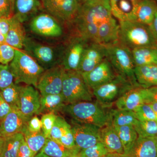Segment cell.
I'll return each instance as SVG.
<instances>
[{
    "mask_svg": "<svg viewBox=\"0 0 157 157\" xmlns=\"http://www.w3.org/2000/svg\"><path fill=\"white\" fill-rule=\"evenodd\" d=\"M119 24L112 16L99 25L95 42L104 45L116 43L119 42Z\"/></svg>",
    "mask_w": 157,
    "mask_h": 157,
    "instance_id": "20",
    "label": "cell"
},
{
    "mask_svg": "<svg viewBox=\"0 0 157 157\" xmlns=\"http://www.w3.org/2000/svg\"><path fill=\"white\" fill-rule=\"evenodd\" d=\"M141 0H110L113 16L119 21H134L136 7Z\"/></svg>",
    "mask_w": 157,
    "mask_h": 157,
    "instance_id": "19",
    "label": "cell"
},
{
    "mask_svg": "<svg viewBox=\"0 0 157 157\" xmlns=\"http://www.w3.org/2000/svg\"><path fill=\"white\" fill-rule=\"evenodd\" d=\"M12 108L3 98L0 91V122L11 111Z\"/></svg>",
    "mask_w": 157,
    "mask_h": 157,
    "instance_id": "46",
    "label": "cell"
},
{
    "mask_svg": "<svg viewBox=\"0 0 157 157\" xmlns=\"http://www.w3.org/2000/svg\"><path fill=\"white\" fill-rule=\"evenodd\" d=\"M10 1H11V5H12V8H13V11H14V6L15 0H10Z\"/></svg>",
    "mask_w": 157,
    "mask_h": 157,
    "instance_id": "57",
    "label": "cell"
},
{
    "mask_svg": "<svg viewBox=\"0 0 157 157\" xmlns=\"http://www.w3.org/2000/svg\"><path fill=\"white\" fill-rule=\"evenodd\" d=\"M31 30L35 33L48 37H58L63 34V29L53 16L42 13L36 15L30 24Z\"/></svg>",
    "mask_w": 157,
    "mask_h": 157,
    "instance_id": "11",
    "label": "cell"
},
{
    "mask_svg": "<svg viewBox=\"0 0 157 157\" xmlns=\"http://www.w3.org/2000/svg\"><path fill=\"white\" fill-rule=\"evenodd\" d=\"M87 41L80 36L71 40L63 54L61 65L65 70L78 71Z\"/></svg>",
    "mask_w": 157,
    "mask_h": 157,
    "instance_id": "13",
    "label": "cell"
},
{
    "mask_svg": "<svg viewBox=\"0 0 157 157\" xmlns=\"http://www.w3.org/2000/svg\"><path fill=\"white\" fill-rule=\"evenodd\" d=\"M135 67L157 64V47H146L132 50Z\"/></svg>",
    "mask_w": 157,
    "mask_h": 157,
    "instance_id": "29",
    "label": "cell"
},
{
    "mask_svg": "<svg viewBox=\"0 0 157 157\" xmlns=\"http://www.w3.org/2000/svg\"><path fill=\"white\" fill-rule=\"evenodd\" d=\"M104 46L106 58L111 64L117 75L128 81L134 87H140L135 76V66L132 50L119 42Z\"/></svg>",
    "mask_w": 157,
    "mask_h": 157,
    "instance_id": "3",
    "label": "cell"
},
{
    "mask_svg": "<svg viewBox=\"0 0 157 157\" xmlns=\"http://www.w3.org/2000/svg\"><path fill=\"white\" fill-rule=\"evenodd\" d=\"M80 157H87L85 156H84V155H80Z\"/></svg>",
    "mask_w": 157,
    "mask_h": 157,
    "instance_id": "58",
    "label": "cell"
},
{
    "mask_svg": "<svg viewBox=\"0 0 157 157\" xmlns=\"http://www.w3.org/2000/svg\"><path fill=\"white\" fill-rule=\"evenodd\" d=\"M63 0H41L42 5L48 13Z\"/></svg>",
    "mask_w": 157,
    "mask_h": 157,
    "instance_id": "49",
    "label": "cell"
},
{
    "mask_svg": "<svg viewBox=\"0 0 157 157\" xmlns=\"http://www.w3.org/2000/svg\"><path fill=\"white\" fill-rule=\"evenodd\" d=\"M16 84L24 83L36 88L40 76L45 71L31 56L20 49H15V56L9 65Z\"/></svg>",
    "mask_w": 157,
    "mask_h": 157,
    "instance_id": "5",
    "label": "cell"
},
{
    "mask_svg": "<svg viewBox=\"0 0 157 157\" xmlns=\"http://www.w3.org/2000/svg\"><path fill=\"white\" fill-rule=\"evenodd\" d=\"M150 29L157 42V11L155 14L154 18L149 25Z\"/></svg>",
    "mask_w": 157,
    "mask_h": 157,
    "instance_id": "51",
    "label": "cell"
},
{
    "mask_svg": "<svg viewBox=\"0 0 157 157\" xmlns=\"http://www.w3.org/2000/svg\"><path fill=\"white\" fill-rule=\"evenodd\" d=\"M134 127L138 137H157V121H138Z\"/></svg>",
    "mask_w": 157,
    "mask_h": 157,
    "instance_id": "35",
    "label": "cell"
},
{
    "mask_svg": "<svg viewBox=\"0 0 157 157\" xmlns=\"http://www.w3.org/2000/svg\"><path fill=\"white\" fill-rule=\"evenodd\" d=\"M11 17L0 18V33L2 34L5 37L10 29Z\"/></svg>",
    "mask_w": 157,
    "mask_h": 157,
    "instance_id": "47",
    "label": "cell"
},
{
    "mask_svg": "<svg viewBox=\"0 0 157 157\" xmlns=\"http://www.w3.org/2000/svg\"><path fill=\"white\" fill-rule=\"evenodd\" d=\"M80 6V0H63L49 14L63 21H70L76 17Z\"/></svg>",
    "mask_w": 157,
    "mask_h": 157,
    "instance_id": "22",
    "label": "cell"
},
{
    "mask_svg": "<svg viewBox=\"0 0 157 157\" xmlns=\"http://www.w3.org/2000/svg\"><path fill=\"white\" fill-rule=\"evenodd\" d=\"M157 11V4L154 0H141L135 10L133 21L149 25Z\"/></svg>",
    "mask_w": 157,
    "mask_h": 157,
    "instance_id": "27",
    "label": "cell"
},
{
    "mask_svg": "<svg viewBox=\"0 0 157 157\" xmlns=\"http://www.w3.org/2000/svg\"><path fill=\"white\" fill-rule=\"evenodd\" d=\"M13 12L10 0H0V18L11 17Z\"/></svg>",
    "mask_w": 157,
    "mask_h": 157,
    "instance_id": "43",
    "label": "cell"
},
{
    "mask_svg": "<svg viewBox=\"0 0 157 157\" xmlns=\"http://www.w3.org/2000/svg\"><path fill=\"white\" fill-rule=\"evenodd\" d=\"M124 157L123 155L119 154L117 153H108L105 157Z\"/></svg>",
    "mask_w": 157,
    "mask_h": 157,
    "instance_id": "54",
    "label": "cell"
},
{
    "mask_svg": "<svg viewBox=\"0 0 157 157\" xmlns=\"http://www.w3.org/2000/svg\"><path fill=\"white\" fill-rule=\"evenodd\" d=\"M113 16L110 8L101 5L83 3L75 17L80 36L95 41L99 26Z\"/></svg>",
    "mask_w": 157,
    "mask_h": 157,
    "instance_id": "1",
    "label": "cell"
},
{
    "mask_svg": "<svg viewBox=\"0 0 157 157\" xmlns=\"http://www.w3.org/2000/svg\"><path fill=\"white\" fill-rule=\"evenodd\" d=\"M14 77L9 65L0 64V90L8 87L14 83Z\"/></svg>",
    "mask_w": 157,
    "mask_h": 157,
    "instance_id": "39",
    "label": "cell"
},
{
    "mask_svg": "<svg viewBox=\"0 0 157 157\" xmlns=\"http://www.w3.org/2000/svg\"><path fill=\"white\" fill-rule=\"evenodd\" d=\"M39 92L33 86H21L19 96V110L23 115L31 119L37 114L40 107Z\"/></svg>",
    "mask_w": 157,
    "mask_h": 157,
    "instance_id": "14",
    "label": "cell"
},
{
    "mask_svg": "<svg viewBox=\"0 0 157 157\" xmlns=\"http://www.w3.org/2000/svg\"><path fill=\"white\" fill-rule=\"evenodd\" d=\"M21 87V86L14 82L8 87L0 90L4 100L12 109L19 110Z\"/></svg>",
    "mask_w": 157,
    "mask_h": 157,
    "instance_id": "34",
    "label": "cell"
},
{
    "mask_svg": "<svg viewBox=\"0 0 157 157\" xmlns=\"http://www.w3.org/2000/svg\"><path fill=\"white\" fill-rule=\"evenodd\" d=\"M15 48L6 44H0V64L9 65L15 56Z\"/></svg>",
    "mask_w": 157,
    "mask_h": 157,
    "instance_id": "40",
    "label": "cell"
},
{
    "mask_svg": "<svg viewBox=\"0 0 157 157\" xmlns=\"http://www.w3.org/2000/svg\"><path fill=\"white\" fill-rule=\"evenodd\" d=\"M23 135L27 144L35 156L42 150L47 138L42 131L38 132H31L27 128Z\"/></svg>",
    "mask_w": 157,
    "mask_h": 157,
    "instance_id": "33",
    "label": "cell"
},
{
    "mask_svg": "<svg viewBox=\"0 0 157 157\" xmlns=\"http://www.w3.org/2000/svg\"><path fill=\"white\" fill-rule=\"evenodd\" d=\"M2 43H6V37L2 34L0 33V44Z\"/></svg>",
    "mask_w": 157,
    "mask_h": 157,
    "instance_id": "56",
    "label": "cell"
},
{
    "mask_svg": "<svg viewBox=\"0 0 157 157\" xmlns=\"http://www.w3.org/2000/svg\"><path fill=\"white\" fill-rule=\"evenodd\" d=\"M72 132L76 146L81 150L95 145L101 141V128L92 124L73 121Z\"/></svg>",
    "mask_w": 157,
    "mask_h": 157,
    "instance_id": "10",
    "label": "cell"
},
{
    "mask_svg": "<svg viewBox=\"0 0 157 157\" xmlns=\"http://www.w3.org/2000/svg\"><path fill=\"white\" fill-rule=\"evenodd\" d=\"M147 97L146 104H149L151 102H157V86L147 89Z\"/></svg>",
    "mask_w": 157,
    "mask_h": 157,
    "instance_id": "48",
    "label": "cell"
},
{
    "mask_svg": "<svg viewBox=\"0 0 157 157\" xmlns=\"http://www.w3.org/2000/svg\"><path fill=\"white\" fill-rule=\"evenodd\" d=\"M5 140V137H4V136H3V135L0 133V155H1V153H2V151Z\"/></svg>",
    "mask_w": 157,
    "mask_h": 157,
    "instance_id": "52",
    "label": "cell"
},
{
    "mask_svg": "<svg viewBox=\"0 0 157 157\" xmlns=\"http://www.w3.org/2000/svg\"><path fill=\"white\" fill-rule=\"evenodd\" d=\"M108 153L107 148L101 142L87 148L81 150L80 155L87 157H104Z\"/></svg>",
    "mask_w": 157,
    "mask_h": 157,
    "instance_id": "38",
    "label": "cell"
},
{
    "mask_svg": "<svg viewBox=\"0 0 157 157\" xmlns=\"http://www.w3.org/2000/svg\"><path fill=\"white\" fill-rule=\"evenodd\" d=\"M134 87L125 79L117 75L115 78L93 90V94L104 107H108Z\"/></svg>",
    "mask_w": 157,
    "mask_h": 157,
    "instance_id": "7",
    "label": "cell"
},
{
    "mask_svg": "<svg viewBox=\"0 0 157 157\" xmlns=\"http://www.w3.org/2000/svg\"><path fill=\"white\" fill-rule=\"evenodd\" d=\"M62 93L68 104L92 101L93 93L78 71L65 70Z\"/></svg>",
    "mask_w": 157,
    "mask_h": 157,
    "instance_id": "6",
    "label": "cell"
},
{
    "mask_svg": "<svg viewBox=\"0 0 157 157\" xmlns=\"http://www.w3.org/2000/svg\"><path fill=\"white\" fill-rule=\"evenodd\" d=\"M123 146L124 155L126 154L135 144L138 136L133 126H113Z\"/></svg>",
    "mask_w": 157,
    "mask_h": 157,
    "instance_id": "30",
    "label": "cell"
},
{
    "mask_svg": "<svg viewBox=\"0 0 157 157\" xmlns=\"http://www.w3.org/2000/svg\"><path fill=\"white\" fill-rule=\"evenodd\" d=\"M124 157H157V137H138Z\"/></svg>",
    "mask_w": 157,
    "mask_h": 157,
    "instance_id": "18",
    "label": "cell"
},
{
    "mask_svg": "<svg viewBox=\"0 0 157 157\" xmlns=\"http://www.w3.org/2000/svg\"><path fill=\"white\" fill-rule=\"evenodd\" d=\"M24 139V136L21 133L5 137L2 151L0 156L17 157L20 145Z\"/></svg>",
    "mask_w": 157,
    "mask_h": 157,
    "instance_id": "32",
    "label": "cell"
},
{
    "mask_svg": "<svg viewBox=\"0 0 157 157\" xmlns=\"http://www.w3.org/2000/svg\"><path fill=\"white\" fill-rule=\"evenodd\" d=\"M56 117L55 113H50L44 114L41 118L42 131L47 138H50L51 132Z\"/></svg>",
    "mask_w": 157,
    "mask_h": 157,
    "instance_id": "41",
    "label": "cell"
},
{
    "mask_svg": "<svg viewBox=\"0 0 157 157\" xmlns=\"http://www.w3.org/2000/svg\"><path fill=\"white\" fill-rule=\"evenodd\" d=\"M59 143L68 148H74L77 147L76 145L74 135L72 132V127L68 129L62 136Z\"/></svg>",
    "mask_w": 157,
    "mask_h": 157,
    "instance_id": "42",
    "label": "cell"
},
{
    "mask_svg": "<svg viewBox=\"0 0 157 157\" xmlns=\"http://www.w3.org/2000/svg\"><path fill=\"white\" fill-rule=\"evenodd\" d=\"M41 5V0H15L13 16L22 23L33 15Z\"/></svg>",
    "mask_w": 157,
    "mask_h": 157,
    "instance_id": "26",
    "label": "cell"
},
{
    "mask_svg": "<svg viewBox=\"0 0 157 157\" xmlns=\"http://www.w3.org/2000/svg\"><path fill=\"white\" fill-rule=\"evenodd\" d=\"M65 71L61 65H56L44 71L39 78L37 86L41 96L62 93Z\"/></svg>",
    "mask_w": 157,
    "mask_h": 157,
    "instance_id": "9",
    "label": "cell"
},
{
    "mask_svg": "<svg viewBox=\"0 0 157 157\" xmlns=\"http://www.w3.org/2000/svg\"><path fill=\"white\" fill-rule=\"evenodd\" d=\"M33 152L31 151L24 139L21 141L17 157H34Z\"/></svg>",
    "mask_w": 157,
    "mask_h": 157,
    "instance_id": "45",
    "label": "cell"
},
{
    "mask_svg": "<svg viewBox=\"0 0 157 157\" xmlns=\"http://www.w3.org/2000/svg\"><path fill=\"white\" fill-rule=\"evenodd\" d=\"M135 76L140 87L149 88L157 86V64L135 67Z\"/></svg>",
    "mask_w": 157,
    "mask_h": 157,
    "instance_id": "25",
    "label": "cell"
},
{
    "mask_svg": "<svg viewBox=\"0 0 157 157\" xmlns=\"http://www.w3.org/2000/svg\"><path fill=\"white\" fill-rule=\"evenodd\" d=\"M107 108L98 101H81L68 104L63 110L74 121L92 124L101 128L111 124V110L108 111Z\"/></svg>",
    "mask_w": 157,
    "mask_h": 157,
    "instance_id": "2",
    "label": "cell"
},
{
    "mask_svg": "<svg viewBox=\"0 0 157 157\" xmlns=\"http://www.w3.org/2000/svg\"><path fill=\"white\" fill-rule=\"evenodd\" d=\"M134 111L137 119L140 121H157L156 116L148 104H144L140 105Z\"/></svg>",
    "mask_w": 157,
    "mask_h": 157,
    "instance_id": "37",
    "label": "cell"
},
{
    "mask_svg": "<svg viewBox=\"0 0 157 157\" xmlns=\"http://www.w3.org/2000/svg\"><path fill=\"white\" fill-rule=\"evenodd\" d=\"M26 38L22 23L14 16H11L10 29L6 36V44L20 50L23 48Z\"/></svg>",
    "mask_w": 157,
    "mask_h": 157,
    "instance_id": "23",
    "label": "cell"
},
{
    "mask_svg": "<svg viewBox=\"0 0 157 157\" xmlns=\"http://www.w3.org/2000/svg\"><path fill=\"white\" fill-rule=\"evenodd\" d=\"M147 97V89L134 87L119 98L115 104L117 109L134 111L140 105L146 104Z\"/></svg>",
    "mask_w": 157,
    "mask_h": 157,
    "instance_id": "17",
    "label": "cell"
},
{
    "mask_svg": "<svg viewBox=\"0 0 157 157\" xmlns=\"http://www.w3.org/2000/svg\"><path fill=\"white\" fill-rule=\"evenodd\" d=\"M66 104L62 93L57 94L41 96L40 107L36 115L42 113H55L63 110Z\"/></svg>",
    "mask_w": 157,
    "mask_h": 157,
    "instance_id": "28",
    "label": "cell"
},
{
    "mask_svg": "<svg viewBox=\"0 0 157 157\" xmlns=\"http://www.w3.org/2000/svg\"><path fill=\"white\" fill-rule=\"evenodd\" d=\"M34 157H50L48 156L47 155H45L44 153H43V152L42 151H40L38 153V154H37Z\"/></svg>",
    "mask_w": 157,
    "mask_h": 157,
    "instance_id": "55",
    "label": "cell"
},
{
    "mask_svg": "<svg viewBox=\"0 0 157 157\" xmlns=\"http://www.w3.org/2000/svg\"><path fill=\"white\" fill-rule=\"evenodd\" d=\"M30 119L18 109H12L0 122V133L5 137L17 133L23 134L28 128Z\"/></svg>",
    "mask_w": 157,
    "mask_h": 157,
    "instance_id": "15",
    "label": "cell"
},
{
    "mask_svg": "<svg viewBox=\"0 0 157 157\" xmlns=\"http://www.w3.org/2000/svg\"><path fill=\"white\" fill-rule=\"evenodd\" d=\"M106 58L104 45L95 42L86 46L83 52L78 71L87 73L95 68Z\"/></svg>",
    "mask_w": 157,
    "mask_h": 157,
    "instance_id": "16",
    "label": "cell"
},
{
    "mask_svg": "<svg viewBox=\"0 0 157 157\" xmlns=\"http://www.w3.org/2000/svg\"><path fill=\"white\" fill-rule=\"evenodd\" d=\"M0 157H2L0 156Z\"/></svg>",
    "mask_w": 157,
    "mask_h": 157,
    "instance_id": "59",
    "label": "cell"
},
{
    "mask_svg": "<svg viewBox=\"0 0 157 157\" xmlns=\"http://www.w3.org/2000/svg\"><path fill=\"white\" fill-rule=\"evenodd\" d=\"M23 48L45 70L57 65L61 53L58 48L26 38Z\"/></svg>",
    "mask_w": 157,
    "mask_h": 157,
    "instance_id": "8",
    "label": "cell"
},
{
    "mask_svg": "<svg viewBox=\"0 0 157 157\" xmlns=\"http://www.w3.org/2000/svg\"><path fill=\"white\" fill-rule=\"evenodd\" d=\"M81 151L78 147L68 148L50 138H47L41 151L50 157H80Z\"/></svg>",
    "mask_w": 157,
    "mask_h": 157,
    "instance_id": "24",
    "label": "cell"
},
{
    "mask_svg": "<svg viewBox=\"0 0 157 157\" xmlns=\"http://www.w3.org/2000/svg\"><path fill=\"white\" fill-rule=\"evenodd\" d=\"M81 74L86 83L92 90L111 81L117 76L111 64L106 58L90 72Z\"/></svg>",
    "mask_w": 157,
    "mask_h": 157,
    "instance_id": "12",
    "label": "cell"
},
{
    "mask_svg": "<svg viewBox=\"0 0 157 157\" xmlns=\"http://www.w3.org/2000/svg\"><path fill=\"white\" fill-rule=\"evenodd\" d=\"M148 104L151 107L157 117V102H151Z\"/></svg>",
    "mask_w": 157,
    "mask_h": 157,
    "instance_id": "53",
    "label": "cell"
},
{
    "mask_svg": "<svg viewBox=\"0 0 157 157\" xmlns=\"http://www.w3.org/2000/svg\"><path fill=\"white\" fill-rule=\"evenodd\" d=\"M111 124L113 126H135L138 121L135 113L131 110H111Z\"/></svg>",
    "mask_w": 157,
    "mask_h": 157,
    "instance_id": "31",
    "label": "cell"
},
{
    "mask_svg": "<svg viewBox=\"0 0 157 157\" xmlns=\"http://www.w3.org/2000/svg\"><path fill=\"white\" fill-rule=\"evenodd\" d=\"M41 121L37 116H33L29 121L28 130L31 132H38L42 129Z\"/></svg>",
    "mask_w": 157,
    "mask_h": 157,
    "instance_id": "44",
    "label": "cell"
},
{
    "mask_svg": "<svg viewBox=\"0 0 157 157\" xmlns=\"http://www.w3.org/2000/svg\"><path fill=\"white\" fill-rule=\"evenodd\" d=\"M101 141L107 148L108 153L124 155V147L116 131L112 124L101 128Z\"/></svg>",
    "mask_w": 157,
    "mask_h": 157,
    "instance_id": "21",
    "label": "cell"
},
{
    "mask_svg": "<svg viewBox=\"0 0 157 157\" xmlns=\"http://www.w3.org/2000/svg\"><path fill=\"white\" fill-rule=\"evenodd\" d=\"M71 127L63 118L57 116L49 138L59 143L62 136Z\"/></svg>",
    "mask_w": 157,
    "mask_h": 157,
    "instance_id": "36",
    "label": "cell"
},
{
    "mask_svg": "<svg viewBox=\"0 0 157 157\" xmlns=\"http://www.w3.org/2000/svg\"><path fill=\"white\" fill-rule=\"evenodd\" d=\"M110 0H83V3L103 5L110 8Z\"/></svg>",
    "mask_w": 157,
    "mask_h": 157,
    "instance_id": "50",
    "label": "cell"
},
{
    "mask_svg": "<svg viewBox=\"0 0 157 157\" xmlns=\"http://www.w3.org/2000/svg\"><path fill=\"white\" fill-rule=\"evenodd\" d=\"M119 22V42L129 49L157 47L149 26L133 21Z\"/></svg>",
    "mask_w": 157,
    "mask_h": 157,
    "instance_id": "4",
    "label": "cell"
}]
</instances>
